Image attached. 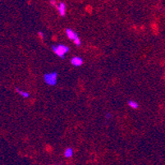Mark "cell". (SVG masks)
I'll return each mask as SVG.
<instances>
[{"label":"cell","mask_w":165,"mask_h":165,"mask_svg":"<svg viewBox=\"0 0 165 165\" xmlns=\"http://www.w3.org/2000/svg\"><path fill=\"white\" fill-rule=\"evenodd\" d=\"M53 52L56 54V56L63 59L65 58V55L69 52V47L65 44H57V45H53L52 46Z\"/></svg>","instance_id":"1"},{"label":"cell","mask_w":165,"mask_h":165,"mask_svg":"<svg viewBox=\"0 0 165 165\" xmlns=\"http://www.w3.org/2000/svg\"><path fill=\"white\" fill-rule=\"evenodd\" d=\"M58 74L56 72H51L45 73L43 77L44 82L48 86H54L58 83Z\"/></svg>","instance_id":"2"},{"label":"cell","mask_w":165,"mask_h":165,"mask_svg":"<svg viewBox=\"0 0 165 165\" xmlns=\"http://www.w3.org/2000/svg\"><path fill=\"white\" fill-rule=\"evenodd\" d=\"M56 8L61 17H65L66 13H67V6H66L65 3L60 2L59 4H58Z\"/></svg>","instance_id":"3"},{"label":"cell","mask_w":165,"mask_h":165,"mask_svg":"<svg viewBox=\"0 0 165 165\" xmlns=\"http://www.w3.org/2000/svg\"><path fill=\"white\" fill-rule=\"evenodd\" d=\"M84 63L82 58L79 56H74L71 58V64L74 67H81Z\"/></svg>","instance_id":"4"},{"label":"cell","mask_w":165,"mask_h":165,"mask_svg":"<svg viewBox=\"0 0 165 165\" xmlns=\"http://www.w3.org/2000/svg\"><path fill=\"white\" fill-rule=\"evenodd\" d=\"M66 35H67L68 39L72 40V41H74L75 39L79 38L78 34H77V32H75L73 30L70 29V28H67V29H66Z\"/></svg>","instance_id":"5"},{"label":"cell","mask_w":165,"mask_h":165,"mask_svg":"<svg viewBox=\"0 0 165 165\" xmlns=\"http://www.w3.org/2000/svg\"><path fill=\"white\" fill-rule=\"evenodd\" d=\"M16 91L18 92V94L22 96V97L25 98V99H26V98H29V97H30V94H29L28 92L25 91H22V90H21L20 88H16Z\"/></svg>","instance_id":"6"},{"label":"cell","mask_w":165,"mask_h":165,"mask_svg":"<svg viewBox=\"0 0 165 165\" xmlns=\"http://www.w3.org/2000/svg\"><path fill=\"white\" fill-rule=\"evenodd\" d=\"M72 156H73V150H72V148H67L65 151H64V157L65 158H72Z\"/></svg>","instance_id":"7"},{"label":"cell","mask_w":165,"mask_h":165,"mask_svg":"<svg viewBox=\"0 0 165 165\" xmlns=\"http://www.w3.org/2000/svg\"><path fill=\"white\" fill-rule=\"evenodd\" d=\"M128 105L130 106L131 109H137L139 108V104L138 102L135 101V100H129L128 101Z\"/></svg>","instance_id":"8"},{"label":"cell","mask_w":165,"mask_h":165,"mask_svg":"<svg viewBox=\"0 0 165 165\" xmlns=\"http://www.w3.org/2000/svg\"><path fill=\"white\" fill-rule=\"evenodd\" d=\"M49 4L51 6L56 8L57 5H58V2H57V0H49Z\"/></svg>","instance_id":"9"},{"label":"cell","mask_w":165,"mask_h":165,"mask_svg":"<svg viewBox=\"0 0 165 165\" xmlns=\"http://www.w3.org/2000/svg\"><path fill=\"white\" fill-rule=\"evenodd\" d=\"M38 35H39L41 39H44V33L42 32V31H39V32H38Z\"/></svg>","instance_id":"10"},{"label":"cell","mask_w":165,"mask_h":165,"mask_svg":"<svg viewBox=\"0 0 165 165\" xmlns=\"http://www.w3.org/2000/svg\"><path fill=\"white\" fill-rule=\"evenodd\" d=\"M105 117H106V118H107V119H110V118L112 117V114H111V113H108L107 114H106V116H105Z\"/></svg>","instance_id":"11"}]
</instances>
